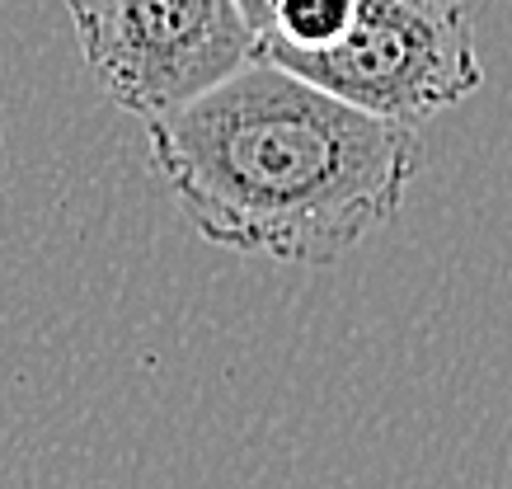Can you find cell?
Here are the masks:
<instances>
[{
	"label": "cell",
	"mask_w": 512,
	"mask_h": 489,
	"mask_svg": "<svg viewBox=\"0 0 512 489\" xmlns=\"http://www.w3.org/2000/svg\"><path fill=\"white\" fill-rule=\"evenodd\" d=\"M240 10H245V19L254 24V33L264 38V29H268V15H273V0H235Z\"/></svg>",
	"instance_id": "obj_5"
},
{
	"label": "cell",
	"mask_w": 512,
	"mask_h": 489,
	"mask_svg": "<svg viewBox=\"0 0 512 489\" xmlns=\"http://www.w3.org/2000/svg\"><path fill=\"white\" fill-rule=\"evenodd\" d=\"M325 95L404 127L433 123L480 90L470 0H353V24L320 52L268 48Z\"/></svg>",
	"instance_id": "obj_2"
},
{
	"label": "cell",
	"mask_w": 512,
	"mask_h": 489,
	"mask_svg": "<svg viewBox=\"0 0 512 489\" xmlns=\"http://www.w3.org/2000/svg\"><path fill=\"white\" fill-rule=\"evenodd\" d=\"M94 85L141 123L170 113L259 57L235 0H66Z\"/></svg>",
	"instance_id": "obj_3"
},
{
	"label": "cell",
	"mask_w": 512,
	"mask_h": 489,
	"mask_svg": "<svg viewBox=\"0 0 512 489\" xmlns=\"http://www.w3.org/2000/svg\"><path fill=\"white\" fill-rule=\"evenodd\" d=\"M151 165L207 245L325 269L400 212L419 127L325 95L273 57L146 118Z\"/></svg>",
	"instance_id": "obj_1"
},
{
	"label": "cell",
	"mask_w": 512,
	"mask_h": 489,
	"mask_svg": "<svg viewBox=\"0 0 512 489\" xmlns=\"http://www.w3.org/2000/svg\"><path fill=\"white\" fill-rule=\"evenodd\" d=\"M348 24H353V0H273L259 52H320L329 43H339Z\"/></svg>",
	"instance_id": "obj_4"
}]
</instances>
